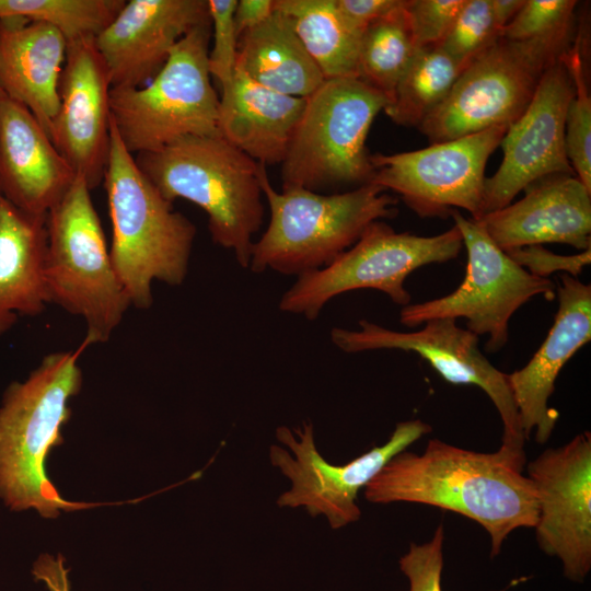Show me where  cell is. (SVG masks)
<instances>
[{
  "label": "cell",
  "mask_w": 591,
  "mask_h": 591,
  "mask_svg": "<svg viewBox=\"0 0 591 591\" xmlns=\"http://www.w3.org/2000/svg\"><path fill=\"white\" fill-rule=\"evenodd\" d=\"M524 451L500 447L484 453L430 439L422 453L393 456L363 488L373 503L413 502L476 521L496 556L508 535L537 522L536 494L524 475Z\"/></svg>",
  "instance_id": "1"
},
{
  "label": "cell",
  "mask_w": 591,
  "mask_h": 591,
  "mask_svg": "<svg viewBox=\"0 0 591 591\" xmlns=\"http://www.w3.org/2000/svg\"><path fill=\"white\" fill-rule=\"evenodd\" d=\"M76 350L46 355L23 382L11 383L0 407V497L12 510L35 509L44 518L99 503L63 499L45 470L50 450L62 443L68 405L82 386Z\"/></svg>",
  "instance_id": "2"
},
{
  "label": "cell",
  "mask_w": 591,
  "mask_h": 591,
  "mask_svg": "<svg viewBox=\"0 0 591 591\" xmlns=\"http://www.w3.org/2000/svg\"><path fill=\"white\" fill-rule=\"evenodd\" d=\"M109 134L103 183L112 222L111 259L131 306L146 310L153 303V281L172 287L184 282L196 227L141 172L112 120Z\"/></svg>",
  "instance_id": "3"
},
{
  "label": "cell",
  "mask_w": 591,
  "mask_h": 591,
  "mask_svg": "<svg viewBox=\"0 0 591 591\" xmlns=\"http://www.w3.org/2000/svg\"><path fill=\"white\" fill-rule=\"evenodd\" d=\"M134 157L167 201L182 198L200 207L212 242L248 268L253 236L264 220L259 163L221 136H188Z\"/></svg>",
  "instance_id": "4"
},
{
  "label": "cell",
  "mask_w": 591,
  "mask_h": 591,
  "mask_svg": "<svg viewBox=\"0 0 591 591\" xmlns=\"http://www.w3.org/2000/svg\"><path fill=\"white\" fill-rule=\"evenodd\" d=\"M259 183L270 220L252 246L248 268L254 273L270 269L299 277L318 270L352 246L371 223L397 215V199L371 183L334 194L300 187L277 192L264 164Z\"/></svg>",
  "instance_id": "5"
},
{
  "label": "cell",
  "mask_w": 591,
  "mask_h": 591,
  "mask_svg": "<svg viewBox=\"0 0 591 591\" xmlns=\"http://www.w3.org/2000/svg\"><path fill=\"white\" fill-rule=\"evenodd\" d=\"M91 190L77 175L46 215L49 304L85 322V347L107 341L131 306L114 269Z\"/></svg>",
  "instance_id": "6"
},
{
  "label": "cell",
  "mask_w": 591,
  "mask_h": 591,
  "mask_svg": "<svg viewBox=\"0 0 591 591\" xmlns=\"http://www.w3.org/2000/svg\"><path fill=\"white\" fill-rule=\"evenodd\" d=\"M211 22L185 35L157 76L139 88H111V120L131 153L188 136H220L219 102L208 67Z\"/></svg>",
  "instance_id": "7"
},
{
  "label": "cell",
  "mask_w": 591,
  "mask_h": 591,
  "mask_svg": "<svg viewBox=\"0 0 591 591\" xmlns=\"http://www.w3.org/2000/svg\"><path fill=\"white\" fill-rule=\"evenodd\" d=\"M387 97L358 78L325 79L308 99L281 163L283 187L321 193L360 187L373 177L366 146L371 125Z\"/></svg>",
  "instance_id": "8"
},
{
  "label": "cell",
  "mask_w": 591,
  "mask_h": 591,
  "mask_svg": "<svg viewBox=\"0 0 591 591\" xmlns=\"http://www.w3.org/2000/svg\"><path fill=\"white\" fill-rule=\"evenodd\" d=\"M572 34L514 42L501 36L459 76L444 101L418 127L431 143L511 126Z\"/></svg>",
  "instance_id": "9"
},
{
  "label": "cell",
  "mask_w": 591,
  "mask_h": 591,
  "mask_svg": "<svg viewBox=\"0 0 591 591\" xmlns=\"http://www.w3.org/2000/svg\"><path fill=\"white\" fill-rule=\"evenodd\" d=\"M462 247L455 225L438 235L419 236L375 221L329 265L299 276L281 297L279 309L314 321L329 300L358 289L379 290L405 306L412 300L406 278L425 265L456 258Z\"/></svg>",
  "instance_id": "10"
},
{
  "label": "cell",
  "mask_w": 591,
  "mask_h": 591,
  "mask_svg": "<svg viewBox=\"0 0 591 591\" xmlns=\"http://www.w3.org/2000/svg\"><path fill=\"white\" fill-rule=\"evenodd\" d=\"M460 230L467 253L465 277L451 293L402 308L399 321L417 327L433 318L464 317L467 329L488 335L486 351L500 350L508 341L509 321L517 310L535 296L552 299L555 286L548 278L532 275L518 265L489 237L484 225L453 209L450 212Z\"/></svg>",
  "instance_id": "11"
},
{
  "label": "cell",
  "mask_w": 591,
  "mask_h": 591,
  "mask_svg": "<svg viewBox=\"0 0 591 591\" xmlns=\"http://www.w3.org/2000/svg\"><path fill=\"white\" fill-rule=\"evenodd\" d=\"M430 431L431 427L419 419L398 422L384 444L345 465H333L317 451L312 424L303 422L293 432L287 427H278L277 440L290 452L273 444L269 459L291 480V488L278 497L277 505L281 508L303 507L312 517L322 514L334 530L354 523L361 515L356 503L359 490L393 456Z\"/></svg>",
  "instance_id": "12"
},
{
  "label": "cell",
  "mask_w": 591,
  "mask_h": 591,
  "mask_svg": "<svg viewBox=\"0 0 591 591\" xmlns=\"http://www.w3.org/2000/svg\"><path fill=\"white\" fill-rule=\"evenodd\" d=\"M507 129L498 126L420 150L371 154V184L396 193L419 217H447L462 208L479 220L485 166Z\"/></svg>",
  "instance_id": "13"
},
{
  "label": "cell",
  "mask_w": 591,
  "mask_h": 591,
  "mask_svg": "<svg viewBox=\"0 0 591 591\" xmlns=\"http://www.w3.org/2000/svg\"><path fill=\"white\" fill-rule=\"evenodd\" d=\"M412 332L393 331L367 320L358 329L335 327L332 341L345 352L378 349L412 351L427 360L449 383L476 385L494 403L503 426L501 447L524 451L525 439L507 374L483 355L478 336L452 318H433Z\"/></svg>",
  "instance_id": "14"
},
{
  "label": "cell",
  "mask_w": 591,
  "mask_h": 591,
  "mask_svg": "<svg viewBox=\"0 0 591 591\" xmlns=\"http://www.w3.org/2000/svg\"><path fill=\"white\" fill-rule=\"evenodd\" d=\"M565 53L545 71L526 109L508 127L500 142L502 162L485 178L484 215L508 206L540 179L576 175L565 149L566 114L575 94Z\"/></svg>",
  "instance_id": "15"
},
{
  "label": "cell",
  "mask_w": 591,
  "mask_h": 591,
  "mask_svg": "<svg viewBox=\"0 0 591 591\" xmlns=\"http://www.w3.org/2000/svg\"><path fill=\"white\" fill-rule=\"evenodd\" d=\"M526 472L536 494L541 549L561 560L567 578L582 581L591 568L590 432L545 450Z\"/></svg>",
  "instance_id": "16"
},
{
  "label": "cell",
  "mask_w": 591,
  "mask_h": 591,
  "mask_svg": "<svg viewBox=\"0 0 591 591\" xmlns=\"http://www.w3.org/2000/svg\"><path fill=\"white\" fill-rule=\"evenodd\" d=\"M111 78L94 38L67 44L59 107L49 138L91 189L103 182L111 144Z\"/></svg>",
  "instance_id": "17"
},
{
  "label": "cell",
  "mask_w": 591,
  "mask_h": 591,
  "mask_svg": "<svg viewBox=\"0 0 591 591\" xmlns=\"http://www.w3.org/2000/svg\"><path fill=\"white\" fill-rule=\"evenodd\" d=\"M210 21L208 0H129L94 38L112 88L149 83L173 47Z\"/></svg>",
  "instance_id": "18"
},
{
  "label": "cell",
  "mask_w": 591,
  "mask_h": 591,
  "mask_svg": "<svg viewBox=\"0 0 591 591\" xmlns=\"http://www.w3.org/2000/svg\"><path fill=\"white\" fill-rule=\"evenodd\" d=\"M556 291L558 310L545 340L523 368L507 374L524 439L535 430L541 444L551 438L559 416L547 405L555 381L591 339V286L563 274Z\"/></svg>",
  "instance_id": "19"
},
{
  "label": "cell",
  "mask_w": 591,
  "mask_h": 591,
  "mask_svg": "<svg viewBox=\"0 0 591 591\" xmlns=\"http://www.w3.org/2000/svg\"><path fill=\"white\" fill-rule=\"evenodd\" d=\"M524 192L517 202L477 220L499 248L509 252L544 243L591 248V190L576 175L548 176Z\"/></svg>",
  "instance_id": "20"
},
{
  "label": "cell",
  "mask_w": 591,
  "mask_h": 591,
  "mask_svg": "<svg viewBox=\"0 0 591 591\" xmlns=\"http://www.w3.org/2000/svg\"><path fill=\"white\" fill-rule=\"evenodd\" d=\"M77 174L22 104L0 101V195L24 213L44 217Z\"/></svg>",
  "instance_id": "21"
},
{
  "label": "cell",
  "mask_w": 591,
  "mask_h": 591,
  "mask_svg": "<svg viewBox=\"0 0 591 591\" xmlns=\"http://www.w3.org/2000/svg\"><path fill=\"white\" fill-rule=\"evenodd\" d=\"M67 40L55 27L22 18L0 19V86L50 135L59 107Z\"/></svg>",
  "instance_id": "22"
},
{
  "label": "cell",
  "mask_w": 591,
  "mask_h": 591,
  "mask_svg": "<svg viewBox=\"0 0 591 591\" xmlns=\"http://www.w3.org/2000/svg\"><path fill=\"white\" fill-rule=\"evenodd\" d=\"M304 107L305 99L270 90L235 67L219 102V132L257 163L281 164Z\"/></svg>",
  "instance_id": "23"
},
{
  "label": "cell",
  "mask_w": 591,
  "mask_h": 591,
  "mask_svg": "<svg viewBox=\"0 0 591 591\" xmlns=\"http://www.w3.org/2000/svg\"><path fill=\"white\" fill-rule=\"evenodd\" d=\"M46 250V216L24 213L0 195V337L20 315H40L49 304Z\"/></svg>",
  "instance_id": "24"
},
{
  "label": "cell",
  "mask_w": 591,
  "mask_h": 591,
  "mask_svg": "<svg viewBox=\"0 0 591 591\" xmlns=\"http://www.w3.org/2000/svg\"><path fill=\"white\" fill-rule=\"evenodd\" d=\"M236 67L276 92L308 99L325 78L288 19L275 9L239 38Z\"/></svg>",
  "instance_id": "25"
},
{
  "label": "cell",
  "mask_w": 591,
  "mask_h": 591,
  "mask_svg": "<svg viewBox=\"0 0 591 591\" xmlns=\"http://www.w3.org/2000/svg\"><path fill=\"white\" fill-rule=\"evenodd\" d=\"M325 79L357 78L361 33L338 11L335 0H275Z\"/></svg>",
  "instance_id": "26"
},
{
  "label": "cell",
  "mask_w": 591,
  "mask_h": 591,
  "mask_svg": "<svg viewBox=\"0 0 591 591\" xmlns=\"http://www.w3.org/2000/svg\"><path fill=\"white\" fill-rule=\"evenodd\" d=\"M463 70L439 47L418 49L384 113L397 125L419 127L444 101Z\"/></svg>",
  "instance_id": "27"
},
{
  "label": "cell",
  "mask_w": 591,
  "mask_h": 591,
  "mask_svg": "<svg viewBox=\"0 0 591 591\" xmlns=\"http://www.w3.org/2000/svg\"><path fill=\"white\" fill-rule=\"evenodd\" d=\"M405 3L368 25L360 37L357 78L384 94L389 103L418 50Z\"/></svg>",
  "instance_id": "28"
},
{
  "label": "cell",
  "mask_w": 591,
  "mask_h": 591,
  "mask_svg": "<svg viewBox=\"0 0 591 591\" xmlns=\"http://www.w3.org/2000/svg\"><path fill=\"white\" fill-rule=\"evenodd\" d=\"M125 0H0V19L22 18L58 30L68 43L95 38Z\"/></svg>",
  "instance_id": "29"
},
{
  "label": "cell",
  "mask_w": 591,
  "mask_h": 591,
  "mask_svg": "<svg viewBox=\"0 0 591 591\" xmlns=\"http://www.w3.org/2000/svg\"><path fill=\"white\" fill-rule=\"evenodd\" d=\"M573 85L565 121V149L576 176L591 190V97L579 38L565 53Z\"/></svg>",
  "instance_id": "30"
},
{
  "label": "cell",
  "mask_w": 591,
  "mask_h": 591,
  "mask_svg": "<svg viewBox=\"0 0 591 591\" xmlns=\"http://www.w3.org/2000/svg\"><path fill=\"white\" fill-rule=\"evenodd\" d=\"M499 37L490 0H465L437 47L464 69Z\"/></svg>",
  "instance_id": "31"
},
{
  "label": "cell",
  "mask_w": 591,
  "mask_h": 591,
  "mask_svg": "<svg viewBox=\"0 0 591 591\" xmlns=\"http://www.w3.org/2000/svg\"><path fill=\"white\" fill-rule=\"evenodd\" d=\"M577 3L576 0H524L500 36L526 42L570 35Z\"/></svg>",
  "instance_id": "32"
},
{
  "label": "cell",
  "mask_w": 591,
  "mask_h": 591,
  "mask_svg": "<svg viewBox=\"0 0 591 591\" xmlns=\"http://www.w3.org/2000/svg\"><path fill=\"white\" fill-rule=\"evenodd\" d=\"M237 0H208L213 45L208 54L210 76H213L221 90L228 89L234 77L239 36L234 24Z\"/></svg>",
  "instance_id": "33"
},
{
  "label": "cell",
  "mask_w": 591,
  "mask_h": 591,
  "mask_svg": "<svg viewBox=\"0 0 591 591\" xmlns=\"http://www.w3.org/2000/svg\"><path fill=\"white\" fill-rule=\"evenodd\" d=\"M465 0H406L405 14L418 49L437 47Z\"/></svg>",
  "instance_id": "34"
},
{
  "label": "cell",
  "mask_w": 591,
  "mask_h": 591,
  "mask_svg": "<svg viewBox=\"0 0 591 591\" xmlns=\"http://www.w3.org/2000/svg\"><path fill=\"white\" fill-rule=\"evenodd\" d=\"M444 530L440 524L430 541L410 543L408 552L399 559L402 571L409 579V591H442Z\"/></svg>",
  "instance_id": "35"
},
{
  "label": "cell",
  "mask_w": 591,
  "mask_h": 591,
  "mask_svg": "<svg viewBox=\"0 0 591 591\" xmlns=\"http://www.w3.org/2000/svg\"><path fill=\"white\" fill-rule=\"evenodd\" d=\"M506 253L529 273L542 278L560 270L577 278L591 263V248L575 255H558L542 245H530Z\"/></svg>",
  "instance_id": "36"
},
{
  "label": "cell",
  "mask_w": 591,
  "mask_h": 591,
  "mask_svg": "<svg viewBox=\"0 0 591 591\" xmlns=\"http://www.w3.org/2000/svg\"><path fill=\"white\" fill-rule=\"evenodd\" d=\"M404 2L405 0H335L344 19L361 34L372 22L398 10Z\"/></svg>",
  "instance_id": "37"
},
{
  "label": "cell",
  "mask_w": 591,
  "mask_h": 591,
  "mask_svg": "<svg viewBox=\"0 0 591 591\" xmlns=\"http://www.w3.org/2000/svg\"><path fill=\"white\" fill-rule=\"evenodd\" d=\"M36 580L43 581L50 591H70L68 569L61 555H42L32 570Z\"/></svg>",
  "instance_id": "38"
},
{
  "label": "cell",
  "mask_w": 591,
  "mask_h": 591,
  "mask_svg": "<svg viewBox=\"0 0 591 591\" xmlns=\"http://www.w3.org/2000/svg\"><path fill=\"white\" fill-rule=\"evenodd\" d=\"M275 11V0H240L234 11L237 36L266 21Z\"/></svg>",
  "instance_id": "39"
},
{
  "label": "cell",
  "mask_w": 591,
  "mask_h": 591,
  "mask_svg": "<svg viewBox=\"0 0 591 591\" xmlns=\"http://www.w3.org/2000/svg\"><path fill=\"white\" fill-rule=\"evenodd\" d=\"M524 0H490L496 27L501 31L511 22Z\"/></svg>",
  "instance_id": "40"
},
{
  "label": "cell",
  "mask_w": 591,
  "mask_h": 591,
  "mask_svg": "<svg viewBox=\"0 0 591 591\" xmlns=\"http://www.w3.org/2000/svg\"><path fill=\"white\" fill-rule=\"evenodd\" d=\"M4 97H5V94H4L3 90H2V88L0 86V101L2 99H4Z\"/></svg>",
  "instance_id": "41"
}]
</instances>
